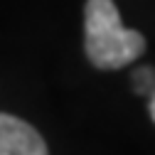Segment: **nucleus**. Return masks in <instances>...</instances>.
<instances>
[{"label": "nucleus", "instance_id": "f257e3e1", "mask_svg": "<svg viewBox=\"0 0 155 155\" xmlns=\"http://www.w3.org/2000/svg\"><path fill=\"white\" fill-rule=\"evenodd\" d=\"M84 47L96 69H121L145 52V37L121 25L113 0H89L84 10Z\"/></svg>", "mask_w": 155, "mask_h": 155}, {"label": "nucleus", "instance_id": "f03ea898", "mask_svg": "<svg viewBox=\"0 0 155 155\" xmlns=\"http://www.w3.org/2000/svg\"><path fill=\"white\" fill-rule=\"evenodd\" d=\"M0 155H49L42 135L30 123L0 113Z\"/></svg>", "mask_w": 155, "mask_h": 155}, {"label": "nucleus", "instance_id": "7ed1b4c3", "mask_svg": "<svg viewBox=\"0 0 155 155\" xmlns=\"http://www.w3.org/2000/svg\"><path fill=\"white\" fill-rule=\"evenodd\" d=\"M133 86L138 94H145V96H153L155 94V69L150 67H143L133 74Z\"/></svg>", "mask_w": 155, "mask_h": 155}, {"label": "nucleus", "instance_id": "20e7f679", "mask_svg": "<svg viewBox=\"0 0 155 155\" xmlns=\"http://www.w3.org/2000/svg\"><path fill=\"white\" fill-rule=\"evenodd\" d=\"M150 116H153V121H155V94L150 96Z\"/></svg>", "mask_w": 155, "mask_h": 155}]
</instances>
